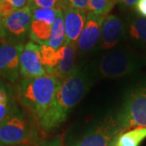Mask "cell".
<instances>
[{"instance_id":"1","label":"cell","mask_w":146,"mask_h":146,"mask_svg":"<svg viewBox=\"0 0 146 146\" xmlns=\"http://www.w3.org/2000/svg\"><path fill=\"white\" fill-rule=\"evenodd\" d=\"M88 88V78L80 71L61 82L50 107L39 120L42 130L51 131L62 125L71 110L83 98Z\"/></svg>"},{"instance_id":"2","label":"cell","mask_w":146,"mask_h":146,"mask_svg":"<svg viewBox=\"0 0 146 146\" xmlns=\"http://www.w3.org/2000/svg\"><path fill=\"white\" fill-rule=\"evenodd\" d=\"M61 82L50 74L24 79L20 84V98L23 106L41 119L50 107Z\"/></svg>"},{"instance_id":"3","label":"cell","mask_w":146,"mask_h":146,"mask_svg":"<svg viewBox=\"0 0 146 146\" xmlns=\"http://www.w3.org/2000/svg\"><path fill=\"white\" fill-rule=\"evenodd\" d=\"M38 141V132L17 106L0 125V144L4 146L33 145Z\"/></svg>"},{"instance_id":"4","label":"cell","mask_w":146,"mask_h":146,"mask_svg":"<svg viewBox=\"0 0 146 146\" xmlns=\"http://www.w3.org/2000/svg\"><path fill=\"white\" fill-rule=\"evenodd\" d=\"M115 120L122 133L132 127H146V87L131 94Z\"/></svg>"},{"instance_id":"5","label":"cell","mask_w":146,"mask_h":146,"mask_svg":"<svg viewBox=\"0 0 146 146\" xmlns=\"http://www.w3.org/2000/svg\"><path fill=\"white\" fill-rule=\"evenodd\" d=\"M32 22V8L29 6L15 11L2 19L0 25V36L9 42H22L29 31Z\"/></svg>"},{"instance_id":"6","label":"cell","mask_w":146,"mask_h":146,"mask_svg":"<svg viewBox=\"0 0 146 146\" xmlns=\"http://www.w3.org/2000/svg\"><path fill=\"white\" fill-rule=\"evenodd\" d=\"M136 68V61L129 53L115 50L108 53L99 63L100 74L106 78H120L132 73Z\"/></svg>"},{"instance_id":"7","label":"cell","mask_w":146,"mask_h":146,"mask_svg":"<svg viewBox=\"0 0 146 146\" xmlns=\"http://www.w3.org/2000/svg\"><path fill=\"white\" fill-rule=\"evenodd\" d=\"M121 131L111 116L106 117L100 125L78 141L75 146H115V141L121 134Z\"/></svg>"},{"instance_id":"8","label":"cell","mask_w":146,"mask_h":146,"mask_svg":"<svg viewBox=\"0 0 146 146\" xmlns=\"http://www.w3.org/2000/svg\"><path fill=\"white\" fill-rule=\"evenodd\" d=\"M23 42L6 41L0 45V76L10 82H16L20 74V58Z\"/></svg>"},{"instance_id":"9","label":"cell","mask_w":146,"mask_h":146,"mask_svg":"<svg viewBox=\"0 0 146 146\" xmlns=\"http://www.w3.org/2000/svg\"><path fill=\"white\" fill-rule=\"evenodd\" d=\"M41 46L33 42L24 46L20 58V74L24 79H32L47 74L42 63Z\"/></svg>"},{"instance_id":"10","label":"cell","mask_w":146,"mask_h":146,"mask_svg":"<svg viewBox=\"0 0 146 146\" xmlns=\"http://www.w3.org/2000/svg\"><path fill=\"white\" fill-rule=\"evenodd\" d=\"M106 16H98L90 11L87 12L86 22L76 44V48L80 52H88L98 43Z\"/></svg>"},{"instance_id":"11","label":"cell","mask_w":146,"mask_h":146,"mask_svg":"<svg viewBox=\"0 0 146 146\" xmlns=\"http://www.w3.org/2000/svg\"><path fill=\"white\" fill-rule=\"evenodd\" d=\"M63 21L66 31V44H72L76 46V44L83 31L86 22L87 12L68 7L63 11Z\"/></svg>"},{"instance_id":"12","label":"cell","mask_w":146,"mask_h":146,"mask_svg":"<svg viewBox=\"0 0 146 146\" xmlns=\"http://www.w3.org/2000/svg\"><path fill=\"white\" fill-rule=\"evenodd\" d=\"M124 33V26L120 18L115 15H107L102 26V48L104 50L113 48L119 42Z\"/></svg>"},{"instance_id":"13","label":"cell","mask_w":146,"mask_h":146,"mask_svg":"<svg viewBox=\"0 0 146 146\" xmlns=\"http://www.w3.org/2000/svg\"><path fill=\"white\" fill-rule=\"evenodd\" d=\"M76 46L68 44L63 46V54L56 67L48 74L54 76L60 82L73 76L78 72L76 65Z\"/></svg>"},{"instance_id":"14","label":"cell","mask_w":146,"mask_h":146,"mask_svg":"<svg viewBox=\"0 0 146 146\" xmlns=\"http://www.w3.org/2000/svg\"><path fill=\"white\" fill-rule=\"evenodd\" d=\"M52 25H48L46 22L32 20L29 36L33 42H36L37 45L45 46L48 45L51 34Z\"/></svg>"},{"instance_id":"15","label":"cell","mask_w":146,"mask_h":146,"mask_svg":"<svg viewBox=\"0 0 146 146\" xmlns=\"http://www.w3.org/2000/svg\"><path fill=\"white\" fill-rule=\"evenodd\" d=\"M66 44V31L63 21V11H58L55 21L52 25L51 34L48 42V46L58 50Z\"/></svg>"},{"instance_id":"16","label":"cell","mask_w":146,"mask_h":146,"mask_svg":"<svg viewBox=\"0 0 146 146\" xmlns=\"http://www.w3.org/2000/svg\"><path fill=\"white\" fill-rule=\"evenodd\" d=\"M146 138V127H135L121 133L115 141V146H140Z\"/></svg>"},{"instance_id":"17","label":"cell","mask_w":146,"mask_h":146,"mask_svg":"<svg viewBox=\"0 0 146 146\" xmlns=\"http://www.w3.org/2000/svg\"><path fill=\"white\" fill-rule=\"evenodd\" d=\"M40 51H41L42 63L44 68H46V73L48 74L56 67L58 63L63 57V46L58 50H55L48 45H45V46H41Z\"/></svg>"},{"instance_id":"18","label":"cell","mask_w":146,"mask_h":146,"mask_svg":"<svg viewBox=\"0 0 146 146\" xmlns=\"http://www.w3.org/2000/svg\"><path fill=\"white\" fill-rule=\"evenodd\" d=\"M127 33L133 41L146 43V18L140 16L131 18L127 25Z\"/></svg>"},{"instance_id":"19","label":"cell","mask_w":146,"mask_h":146,"mask_svg":"<svg viewBox=\"0 0 146 146\" xmlns=\"http://www.w3.org/2000/svg\"><path fill=\"white\" fill-rule=\"evenodd\" d=\"M118 0H89V11L98 16H107Z\"/></svg>"},{"instance_id":"20","label":"cell","mask_w":146,"mask_h":146,"mask_svg":"<svg viewBox=\"0 0 146 146\" xmlns=\"http://www.w3.org/2000/svg\"><path fill=\"white\" fill-rule=\"evenodd\" d=\"M58 11L51 8H33L32 9V20L46 22L48 25H52L55 21Z\"/></svg>"},{"instance_id":"21","label":"cell","mask_w":146,"mask_h":146,"mask_svg":"<svg viewBox=\"0 0 146 146\" xmlns=\"http://www.w3.org/2000/svg\"><path fill=\"white\" fill-rule=\"evenodd\" d=\"M33 8H51L63 11L69 7L66 0H29V5Z\"/></svg>"},{"instance_id":"22","label":"cell","mask_w":146,"mask_h":146,"mask_svg":"<svg viewBox=\"0 0 146 146\" xmlns=\"http://www.w3.org/2000/svg\"><path fill=\"white\" fill-rule=\"evenodd\" d=\"M15 7L8 0H0V18L3 19L13 13Z\"/></svg>"},{"instance_id":"23","label":"cell","mask_w":146,"mask_h":146,"mask_svg":"<svg viewBox=\"0 0 146 146\" xmlns=\"http://www.w3.org/2000/svg\"><path fill=\"white\" fill-rule=\"evenodd\" d=\"M69 7L89 11V0H66Z\"/></svg>"},{"instance_id":"24","label":"cell","mask_w":146,"mask_h":146,"mask_svg":"<svg viewBox=\"0 0 146 146\" xmlns=\"http://www.w3.org/2000/svg\"><path fill=\"white\" fill-rule=\"evenodd\" d=\"M13 106L14 104H12V102L11 100L7 102L0 104V125L10 114V112L13 108Z\"/></svg>"},{"instance_id":"25","label":"cell","mask_w":146,"mask_h":146,"mask_svg":"<svg viewBox=\"0 0 146 146\" xmlns=\"http://www.w3.org/2000/svg\"><path fill=\"white\" fill-rule=\"evenodd\" d=\"M134 7L138 16L146 18V0H139Z\"/></svg>"},{"instance_id":"26","label":"cell","mask_w":146,"mask_h":146,"mask_svg":"<svg viewBox=\"0 0 146 146\" xmlns=\"http://www.w3.org/2000/svg\"><path fill=\"white\" fill-rule=\"evenodd\" d=\"M16 10H20L29 5V0H8Z\"/></svg>"},{"instance_id":"27","label":"cell","mask_w":146,"mask_h":146,"mask_svg":"<svg viewBox=\"0 0 146 146\" xmlns=\"http://www.w3.org/2000/svg\"><path fill=\"white\" fill-rule=\"evenodd\" d=\"M62 139L60 137H56L54 139L42 143L40 146H62Z\"/></svg>"},{"instance_id":"28","label":"cell","mask_w":146,"mask_h":146,"mask_svg":"<svg viewBox=\"0 0 146 146\" xmlns=\"http://www.w3.org/2000/svg\"><path fill=\"white\" fill-rule=\"evenodd\" d=\"M138 1L139 0H118V2L120 3L124 7H135Z\"/></svg>"},{"instance_id":"29","label":"cell","mask_w":146,"mask_h":146,"mask_svg":"<svg viewBox=\"0 0 146 146\" xmlns=\"http://www.w3.org/2000/svg\"><path fill=\"white\" fill-rule=\"evenodd\" d=\"M1 21H2V19L0 18V25H1Z\"/></svg>"},{"instance_id":"30","label":"cell","mask_w":146,"mask_h":146,"mask_svg":"<svg viewBox=\"0 0 146 146\" xmlns=\"http://www.w3.org/2000/svg\"><path fill=\"white\" fill-rule=\"evenodd\" d=\"M0 146H4V145H1V144H0Z\"/></svg>"}]
</instances>
